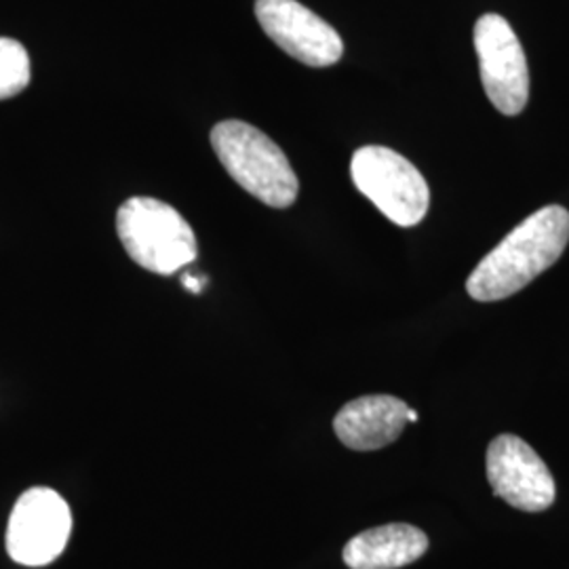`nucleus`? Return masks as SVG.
I'll return each mask as SVG.
<instances>
[{
    "label": "nucleus",
    "mask_w": 569,
    "mask_h": 569,
    "mask_svg": "<svg viewBox=\"0 0 569 569\" xmlns=\"http://www.w3.org/2000/svg\"><path fill=\"white\" fill-rule=\"evenodd\" d=\"M409 422H418V411L409 409Z\"/></svg>",
    "instance_id": "obj_13"
},
{
    "label": "nucleus",
    "mask_w": 569,
    "mask_h": 569,
    "mask_svg": "<svg viewBox=\"0 0 569 569\" xmlns=\"http://www.w3.org/2000/svg\"><path fill=\"white\" fill-rule=\"evenodd\" d=\"M406 401L390 395H367L346 403L336 420L333 430L346 448L355 451H373L395 443L409 422Z\"/></svg>",
    "instance_id": "obj_9"
},
{
    "label": "nucleus",
    "mask_w": 569,
    "mask_h": 569,
    "mask_svg": "<svg viewBox=\"0 0 569 569\" xmlns=\"http://www.w3.org/2000/svg\"><path fill=\"white\" fill-rule=\"evenodd\" d=\"M32 66L20 41L0 37V100L20 96L30 84Z\"/></svg>",
    "instance_id": "obj_11"
},
{
    "label": "nucleus",
    "mask_w": 569,
    "mask_h": 569,
    "mask_svg": "<svg viewBox=\"0 0 569 569\" xmlns=\"http://www.w3.org/2000/svg\"><path fill=\"white\" fill-rule=\"evenodd\" d=\"M475 51L486 96L507 117L523 112L529 100V68L526 51L509 21L486 13L475 23Z\"/></svg>",
    "instance_id": "obj_6"
},
{
    "label": "nucleus",
    "mask_w": 569,
    "mask_h": 569,
    "mask_svg": "<svg viewBox=\"0 0 569 569\" xmlns=\"http://www.w3.org/2000/svg\"><path fill=\"white\" fill-rule=\"evenodd\" d=\"M182 283L188 291H192V293H201V291H203L204 279H201V277H194V274H183Z\"/></svg>",
    "instance_id": "obj_12"
},
{
    "label": "nucleus",
    "mask_w": 569,
    "mask_h": 569,
    "mask_svg": "<svg viewBox=\"0 0 569 569\" xmlns=\"http://www.w3.org/2000/svg\"><path fill=\"white\" fill-rule=\"evenodd\" d=\"M488 481L493 493L512 509L542 512L557 496L545 460L515 435L496 437L488 448Z\"/></svg>",
    "instance_id": "obj_8"
},
{
    "label": "nucleus",
    "mask_w": 569,
    "mask_h": 569,
    "mask_svg": "<svg viewBox=\"0 0 569 569\" xmlns=\"http://www.w3.org/2000/svg\"><path fill=\"white\" fill-rule=\"evenodd\" d=\"M211 146L228 176L258 201L287 209L296 203L300 182L283 150L260 129L243 121L218 122Z\"/></svg>",
    "instance_id": "obj_2"
},
{
    "label": "nucleus",
    "mask_w": 569,
    "mask_h": 569,
    "mask_svg": "<svg viewBox=\"0 0 569 569\" xmlns=\"http://www.w3.org/2000/svg\"><path fill=\"white\" fill-rule=\"evenodd\" d=\"M350 176L357 190L366 194L392 224H420L428 213L430 190L425 176L385 146H363L355 152Z\"/></svg>",
    "instance_id": "obj_4"
},
{
    "label": "nucleus",
    "mask_w": 569,
    "mask_h": 569,
    "mask_svg": "<svg viewBox=\"0 0 569 569\" xmlns=\"http://www.w3.org/2000/svg\"><path fill=\"white\" fill-rule=\"evenodd\" d=\"M569 243V211L549 204L531 213L470 272L468 296L498 302L515 296L555 264Z\"/></svg>",
    "instance_id": "obj_1"
},
{
    "label": "nucleus",
    "mask_w": 569,
    "mask_h": 569,
    "mask_svg": "<svg viewBox=\"0 0 569 569\" xmlns=\"http://www.w3.org/2000/svg\"><path fill=\"white\" fill-rule=\"evenodd\" d=\"M428 550V536L407 523H390L355 536L345 547L350 569H399L416 563Z\"/></svg>",
    "instance_id": "obj_10"
},
{
    "label": "nucleus",
    "mask_w": 569,
    "mask_h": 569,
    "mask_svg": "<svg viewBox=\"0 0 569 569\" xmlns=\"http://www.w3.org/2000/svg\"><path fill=\"white\" fill-rule=\"evenodd\" d=\"M117 232L127 256L154 274H173L199 253L194 230L182 213L159 199L124 201L117 213Z\"/></svg>",
    "instance_id": "obj_3"
},
{
    "label": "nucleus",
    "mask_w": 569,
    "mask_h": 569,
    "mask_svg": "<svg viewBox=\"0 0 569 569\" xmlns=\"http://www.w3.org/2000/svg\"><path fill=\"white\" fill-rule=\"evenodd\" d=\"M72 531V515L58 491H23L7 526V552L26 568H42L60 557Z\"/></svg>",
    "instance_id": "obj_5"
},
{
    "label": "nucleus",
    "mask_w": 569,
    "mask_h": 569,
    "mask_svg": "<svg viewBox=\"0 0 569 569\" xmlns=\"http://www.w3.org/2000/svg\"><path fill=\"white\" fill-rule=\"evenodd\" d=\"M256 18L270 41L310 68H329L345 56L338 30L298 0H256Z\"/></svg>",
    "instance_id": "obj_7"
}]
</instances>
